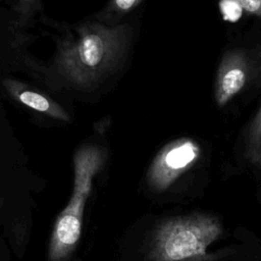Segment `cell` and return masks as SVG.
<instances>
[{"label": "cell", "instance_id": "6da1fadb", "mask_svg": "<svg viewBox=\"0 0 261 261\" xmlns=\"http://www.w3.org/2000/svg\"><path fill=\"white\" fill-rule=\"evenodd\" d=\"M223 233L220 219L210 213H191L160 221L148 242L150 261H218L208 248Z\"/></svg>", "mask_w": 261, "mask_h": 261}, {"label": "cell", "instance_id": "7a4b0ae2", "mask_svg": "<svg viewBox=\"0 0 261 261\" xmlns=\"http://www.w3.org/2000/svg\"><path fill=\"white\" fill-rule=\"evenodd\" d=\"M127 28L91 25L60 54L62 72L79 86H89L100 80L118 62L126 47Z\"/></svg>", "mask_w": 261, "mask_h": 261}, {"label": "cell", "instance_id": "3957f363", "mask_svg": "<svg viewBox=\"0 0 261 261\" xmlns=\"http://www.w3.org/2000/svg\"><path fill=\"white\" fill-rule=\"evenodd\" d=\"M104 159L103 151L94 146L84 147L74 155L72 194L54 223L48 250L49 261H66L75 249L81 238L86 203Z\"/></svg>", "mask_w": 261, "mask_h": 261}, {"label": "cell", "instance_id": "277c9868", "mask_svg": "<svg viewBox=\"0 0 261 261\" xmlns=\"http://www.w3.org/2000/svg\"><path fill=\"white\" fill-rule=\"evenodd\" d=\"M201 153L200 145L191 138L185 137L169 142L157 153L148 169V186L156 193L167 191L196 165Z\"/></svg>", "mask_w": 261, "mask_h": 261}, {"label": "cell", "instance_id": "5b68a950", "mask_svg": "<svg viewBox=\"0 0 261 261\" xmlns=\"http://www.w3.org/2000/svg\"><path fill=\"white\" fill-rule=\"evenodd\" d=\"M253 71V56L242 48L226 51L220 59L214 83V99L224 107L247 85Z\"/></svg>", "mask_w": 261, "mask_h": 261}, {"label": "cell", "instance_id": "8992f818", "mask_svg": "<svg viewBox=\"0 0 261 261\" xmlns=\"http://www.w3.org/2000/svg\"><path fill=\"white\" fill-rule=\"evenodd\" d=\"M245 157L251 161L255 156L261 143V105L248 124L244 136Z\"/></svg>", "mask_w": 261, "mask_h": 261}, {"label": "cell", "instance_id": "52a82bcc", "mask_svg": "<svg viewBox=\"0 0 261 261\" xmlns=\"http://www.w3.org/2000/svg\"><path fill=\"white\" fill-rule=\"evenodd\" d=\"M17 97L21 103L24 105L41 111V112H47L50 113L51 115L57 116V117H62V112L54 107L51 102L43 95L33 92V91H21L17 94Z\"/></svg>", "mask_w": 261, "mask_h": 261}, {"label": "cell", "instance_id": "ba28073f", "mask_svg": "<svg viewBox=\"0 0 261 261\" xmlns=\"http://www.w3.org/2000/svg\"><path fill=\"white\" fill-rule=\"evenodd\" d=\"M236 2L249 14L261 17V0H236Z\"/></svg>", "mask_w": 261, "mask_h": 261}, {"label": "cell", "instance_id": "9c48e42d", "mask_svg": "<svg viewBox=\"0 0 261 261\" xmlns=\"http://www.w3.org/2000/svg\"><path fill=\"white\" fill-rule=\"evenodd\" d=\"M141 0H115L116 5L122 9V10H127L132 8L133 6L137 5Z\"/></svg>", "mask_w": 261, "mask_h": 261}, {"label": "cell", "instance_id": "30bf717a", "mask_svg": "<svg viewBox=\"0 0 261 261\" xmlns=\"http://www.w3.org/2000/svg\"><path fill=\"white\" fill-rule=\"evenodd\" d=\"M253 165L257 166L258 168H261V143H260V146L255 154V156L253 157V159L250 161Z\"/></svg>", "mask_w": 261, "mask_h": 261}]
</instances>
